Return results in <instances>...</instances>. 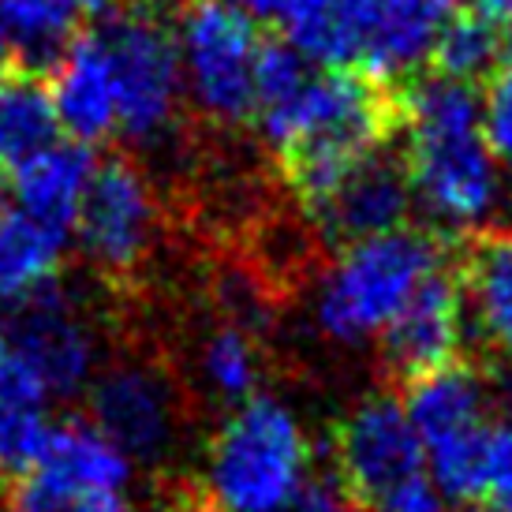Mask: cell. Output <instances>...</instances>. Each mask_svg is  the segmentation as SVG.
I'll use <instances>...</instances> for the list:
<instances>
[{
	"label": "cell",
	"instance_id": "6da1fadb",
	"mask_svg": "<svg viewBox=\"0 0 512 512\" xmlns=\"http://www.w3.org/2000/svg\"><path fill=\"white\" fill-rule=\"evenodd\" d=\"M412 199L441 236H468L498 202V157L483 135V101L471 83L415 75L397 86Z\"/></svg>",
	"mask_w": 512,
	"mask_h": 512
},
{
	"label": "cell",
	"instance_id": "7a4b0ae2",
	"mask_svg": "<svg viewBox=\"0 0 512 512\" xmlns=\"http://www.w3.org/2000/svg\"><path fill=\"white\" fill-rule=\"evenodd\" d=\"M303 214L400 131L397 90L348 68L314 72L296 101L258 120Z\"/></svg>",
	"mask_w": 512,
	"mask_h": 512
},
{
	"label": "cell",
	"instance_id": "3957f363",
	"mask_svg": "<svg viewBox=\"0 0 512 512\" xmlns=\"http://www.w3.org/2000/svg\"><path fill=\"white\" fill-rule=\"evenodd\" d=\"M449 240L453 236L434 228L404 225L341 247L314 299L318 329L337 344L378 337L415 296V288L453 258Z\"/></svg>",
	"mask_w": 512,
	"mask_h": 512
},
{
	"label": "cell",
	"instance_id": "277c9868",
	"mask_svg": "<svg viewBox=\"0 0 512 512\" xmlns=\"http://www.w3.org/2000/svg\"><path fill=\"white\" fill-rule=\"evenodd\" d=\"M311 479V441L277 397L232 408L206 449V498L217 512H273Z\"/></svg>",
	"mask_w": 512,
	"mask_h": 512
},
{
	"label": "cell",
	"instance_id": "5b68a950",
	"mask_svg": "<svg viewBox=\"0 0 512 512\" xmlns=\"http://www.w3.org/2000/svg\"><path fill=\"white\" fill-rule=\"evenodd\" d=\"M101 38L109 45L116 79V131L131 143L154 146L176 128L184 101V72L176 34L165 19L113 0L98 12Z\"/></svg>",
	"mask_w": 512,
	"mask_h": 512
},
{
	"label": "cell",
	"instance_id": "8992f818",
	"mask_svg": "<svg viewBox=\"0 0 512 512\" xmlns=\"http://www.w3.org/2000/svg\"><path fill=\"white\" fill-rule=\"evenodd\" d=\"M258 23L232 0H184L180 4V72L187 98L221 128H243L255 120V60Z\"/></svg>",
	"mask_w": 512,
	"mask_h": 512
},
{
	"label": "cell",
	"instance_id": "52a82bcc",
	"mask_svg": "<svg viewBox=\"0 0 512 512\" xmlns=\"http://www.w3.org/2000/svg\"><path fill=\"white\" fill-rule=\"evenodd\" d=\"M333 468L352 501L370 512L382 509L400 486L427 475V449L404 412V400L370 393L352 404L333 430Z\"/></svg>",
	"mask_w": 512,
	"mask_h": 512
},
{
	"label": "cell",
	"instance_id": "ba28073f",
	"mask_svg": "<svg viewBox=\"0 0 512 512\" xmlns=\"http://www.w3.org/2000/svg\"><path fill=\"white\" fill-rule=\"evenodd\" d=\"M75 236L101 277L120 281L143 270L161 236V206L150 176L135 157L113 154L94 169Z\"/></svg>",
	"mask_w": 512,
	"mask_h": 512
},
{
	"label": "cell",
	"instance_id": "9c48e42d",
	"mask_svg": "<svg viewBox=\"0 0 512 512\" xmlns=\"http://www.w3.org/2000/svg\"><path fill=\"white\" fill-rule=\"evenodd\" d=\"M90 423L116 441L131 464H157L180 441V378L161 359H113L90 382Z\"/></svg>",
	"mask_w": 512,
	"mask_h": 512
},
{
	"label": "cell",
	"instance_id": "30bf717a",
	"mask_svg": "<svg viewBox=\"0 0 512 512\" xmlns=\"http://www.w3.org/2000/svg\"><path fill=\"white\" fill-rule=\"evenodd\" d=\"M131 456L90 419H64L49 430L42 456L8 494L12 512H72L86 501L120 498L131 483Z\"/></svg>",
	"mask_w": 512,
	"mask_h": 512
},
{
	"label": "cell",
	"instance_id": "8fae6325",
	"mask_svg": "<svg viewBox=\"0 0 512 512\" xmlns=\"http://www.w3.org/2000/svg\"><path fill=\"white\" fill-rule=\"evenodd\" d=\"M4 333L8 352L34 370L49 400L79 397L101 367L90 314L57 277L15 303Z\"/></svg>",
	"mask_w": 512,
	"mask_h": 512
},
{
	"label": "cell",
	"instance_id": "7c38bea8",
	"mask_svg": "<svg viewBox=\"0 0 512 512\" xmlns=\"http://www.w3.org/2000/svg\"><path fill=\"white\" fill-rule=\"evenodd\" d=\"M453 8L456 0H341L352 68L389 90L423 75Z\"/></svg>",
	"mask_w": 512,
	"mask_h": 512
},
{
	"label": "cell",
	"instance_id": "4fadbf2b",
	"mask_svg": "<svg viewBox=\"0 0 512 512\" xmlns=\"http://www.w3.org/2000/svg\"><path fill=\"white\" fill-rule=\"evenodd\" d=\"M468 322H464V292L456 277V255L415 288V296L378 333L382 370L393 382H412L419 374L460 359Z\"/></svg>",
	"mask_w": 512,
	"mask_h": 512
},
{
	"label": "cell",
	"instance_id": "5bb4252c",
	"mask_svg": "<svg viewBox=\"0 0 512 512\" xmlns=\"http://www.w3.org/2000/svg\"><path fill=\"white\" fill-rule=\"evenodd\" d=\"M412 206L415 199L404 154L389 143L382 150H374L370 157H363L326 199L307 210V217L318 225L322 240L348 247V243L367 240V236L404 228Z\"/></svg>",
	"mask_w": 512,
	"mask_h": 512
},
{
	"label": "cell",
	"instance_id": "9a60e30c",
	"mask_svg": "<svg viewBox=\"0 0 512 512\" xmlns=\"http://www.w3.org/2000/svg\"><path fill=\"white\" fill-rule=\"evenodd\" d=\"M49 94L60 128L75 143L94 146L116 135V79L109 45L98 27L75 30L49 68Z\"/></svg>",
	"mask_w": 512,
	"mask_h": 512
},
{
	"label": "cell",
	"instance_id": "2e32d148",
	"mask_svg": "<svg viewBox=\"0 0 512 512\" xmlns=\"http://www.w3.org/2000/svg\"><path fill=\"white\" fill-rule=\"evenodd\" d=\"M94 150L75 139H53L42 146L34 157H27L19 169L4 176V184L12 191L15 206L53 228L60 236H72L79 210H83L86 187L94 180Z\"/></svg>",
	"mask_w": 512,
	"mask_h": 512
},
{
	"label": "cell",
	"instance_id": "e0dca14e",
	"mask_svg": "<svg viewBox=\"0 0 512 512\" xmlns=\"http://www.w3.org/2000/svg\"><path fill=\"white\" fill-rule=\"evenodd\" d=\"M490 408H494V378L475 359L464 356L412 378L404 393V412L412 419L423 449L486 423Z\"/></svg>",
	"mask_w": 512,
	"mask_h": 512
},
{
	"label": "cell",
	"instance_id": "ac0fdd59",
	"mask_svg": "<svg viewBox=\"0 0 512 512\" xmlns=\"http://www.w3.org/2000/svg\"><path fill=\"white\" fill-rule=\"evenodd\" d=\"M456 247L464 322L475 341L501 348L512 333V232H468Z\"/></svg>",
	"mask_w": 512,
	"mask_h": 512
},
{
	"label": "cell",
	"instance_id": "d6986e66",
	"mask_svg": "<svg viewBox=\"0 0 512 512\" xmlns=\"http://www.w3.org/2000/svg\"><path fill=\"white\" fill-rule=\"evenodd\" d=\"M49 393L27 363L8 352L0 359V479H19L34 468L49 441Z\"/></svg>",
	"mask_w": 512,
	"mask_h": 512
},
{
	"label": "cell",
	"instance_id": "ffe728a7",
	"mask_svg": "<svg viewBox=\"0 0 512 512\" xmlns=\"http://www.w3.org/2000/svg\"><path fill=\"white\" fill-rule=\"evenodd\" d=\"M64 243L68 236L23 214L15 202H4L0 191V303L15 307L45 281H53L64 258Z\"/></svg>",
	"mask_w": 512,
	"mask_h": 512
},
{
	"label": "cell",
	"instance_id": "44dd1931",
	"mask_svg": "<svg viewBox=\"0 0 512 512\" xmlns=\"http://www.w3.org/2000/svg\"><path fill=\"white\" fill-rule=\"evenodd\" d=\"M255 23L277 27L318 68H352L341 0H232Z\"/></svg>",
	"mask_w": 512,
	"mask_h": 512
},
{
	"label": "cell",
	"instance_id": "7402d4cb",
	"mask_svg": "<svg viewBox=\"0 0 512 512\" xmlns=\"http://www.w3.org/2000/svg\"><path fill=\"white\" fill-rule=\"evenodd\" d=\"M57 128L53 94L38 75L27 68L0 75V180L53 143Z\"/></svg>",
	"mask_w": 512,
	"mask_h": 512
},
{
	"label": "cell",
	"instance_id": "603a6c76",
	"mask_svg": "<svg viewBox=\"0 0 512 512\" xmlns=\"http://www.w3.org/2000/svg\"><path fill=\"white\" fill-rule=\"evenodd\" d=\"M199 382L214 404L240 408L262 382V348L251 329L221 322L199 348Z\"/></svg>",
	"mask_w": 512,
	"mask_h": 512
},
{
	"label": "cell",
	"instance_id": "cb8c5ba5",
	"mask_svg": "<svg viewBox=\"0 0 512 512\" xmlns=\"http://www.w3.org/2000/svg\"><path fill=\"white\" fill-rule=\"evenodd\" d=\"M83 12V0H0V15L12 27L19 60L27 72L30 64L53 68V60L64 53V45L75 38Z\"/></svg>",
	"mask_w": 512,
	"mask_h": 512
},
{
	"label": "cell",
	"instance_id": "d4e9b609",
	"mask_svg": "<svg viewBox=\"0 0 512 512\" xmlns=\"http://www.w3.org/2000/svg\"><path fill=\"white\" fill-rule=\"evenodd\" d=\"M501 60V30L479 15H453L438 34V45L430 53V72L460 83H475L494 72Z\"/></svg>",
	"mask_w": 512,
	"mask_h": 512
},
{
	"label": "cell",
	"instance_id": "484cf974",
	"mask_svg": "<svg viewBox=\"0 0 512 512\" xmlns=\"http://www.w3.org/2000/svg\"><path fill=\"white\" fill-rule=\"evenodd\" d=\"M314 64L288 38H262L255 60V120L285 109L311 83Z\"/></svg>",
	"mask_w": 512,
	"mask_h": 512
},
{
	"label": "cell",
	"instance_id": "4316f807",
	"mask_svg": "<svg viewBox=\"0 0 512 512\" xmlns=\"http://www.w3.org/2000/svg\"><path fill=\"white\" fill-rule=\"evenodd\" d=\"M483 135L494 157L512 161V68H498L486 75L483 90Z\"/></svg>",
	"mask_w": 512,
	"mask_h": 512
},
{
	"label": "cell",
	"instance_id": "83f0119b",
	"mask_svg": "<svg viewBox=\"0 0 512 512\" xmlns=\"http://www.w3.org/2000/svg\"><path fill=\"white\" fill-rule=\"evenodd\" d=\"M273 512H359V505L337 479H307L296 498Z\"/></svg>",
	"mask_w": 512,
	"mask_h": 512
},
{
	"label": "cell",
	"instance_id": "f1b7e54d",
	"mask_svg": "<svg viewBox=\"0 0 512 512\" xmlns=\"http://www.w3.org/2000/svg\"><path fill=\"white\" fill-rule=\"evenodd\" d=\"M378 512H449V509H445V498L438 494V486L430 483L427 475H419L415 483L400 486L397 494L385 501Z\"/></svg>",
	"mask_w": 512,
	"mask_h": 512
},
{
	"label": "cell",
	"instance_id": "f546056e",
	"mask_svg": "<svg viewBox=\"0 0 512 512\" xmlns=\"http://www.w3.org/2000/svg\"><path fill=\"white\" fill-rule=\"evenodd\" d=\"M464 4L471 15H479L494 27H512V0H456Z\"/></svg>",
	"mask_w": 512,
	"mask_h": 512
},
{
	"label": "cell",
	"instance_id": "4dcf8cb0",
	"mask_svg": "<svg viewBox=\"0 0 512 512\" xmlns=\"http://www.w3.org/2000/svg\"><path fill=\"white\" fill-rule=\"evenodd\" d=\"M19 68H23V60H19V45H15L12 27H8V23H4V15H0V75L19 72Z\"/></svg>",
	"mask_w": 512,
	"mask_h": 512
},
{
	"label": "cell",
	"instance_id": "1f68e13d",
	"mask_svg": "<svg viewBox=\"0 0 512 512\" xmlns=\"http://www.w3.org/2000/svg\"><path fill=\"white\" fill-rule=\"evenodd\" d=\"M161 512H217V509L210 505V498H199L195 490H180V494H172L161 505Z\"/></svg>",
	"mask_w": 512,
	"mask_h": 512
},
{
	"label": "cell",
	"instance_id": "d6a6232c",
	"mask_svg": "<svg viewBox=\"0 0 512 512\" xmlns=\"http://www.w3.org/2000/svg\"><path fill=\"white\" fill-rule=\"evenodd\" d=\"M72 512H135V505H131V501H124V494H120V498L86 501V505H79V509H72Z\"/></svg>",
	"mask_w": 512,
	"mask_h": 512
},
{
	"label": "cell",
	"instance_id": "836d02e7",
	"mask_svg": "<svg viewBox=\"0 0 512 512\" xmlns=\"http://www.w3.org/2000/svg\"><path fill=\"white\" fill-rule=\"evenodd\" d=\"M494 397H498V404L505 408V415H509V423H512V370L494 378Z\"/></svg>",
	"mask_w": 512,
	"mask_h": 512
},
{
	"label": "cell",
	"instance_id": "e575fe53",
	"mask_svg": "<svg viewBox=\"0 0 512 512\" xmlns=\"http://www.w3.org/2000/svg\"><path fill=\"white\" fill-rule=\"evenodd\" d=\"M120 4H128V8H143V12H154V15H165V8H180L184 0H120Z\"/></svg>",
	"mask_w": 512,
	"mask_h": 512
},
{
	"label": "cell",
	"instance_id": "d590c367",
	"mask_svg": "<svg viewBox=\"0 0 512 512\" xmlns=\"http://www.w3.org/2000/svg\"><path fill=\"white\" fill-rule=\"evenodd\" d=\"M501 60H505V64L512 68V27H509V34L501 38Z\"/></svg>",
	"mask_w": 512,
	"mask_h": 512
},
{
	"label": "cell",
	"instance_id": "8d00e7d4",
	"mask_svg": "<svg viewBox=\"0 0 512 512\" xmlns=\"http://www.w3.org/2000/svg\"><path fill=\"white\" fill-rule=\"evenodd\" d=\"M113 0H83V8L86 12H101V8H109Z\"/></svg>",
	"mask_w": 512,
	"mask_h": 512
},
{
	"label": "cell",
	"instance_id": "74e56055",
	"mask_svg": "<svg viewBox=\"0 0 512 512\" xmlns=\"http://www.w3.org/2000/svg\"><path fill=\"white\" fill-rule=\"evenodd\" d=\"M8 356V333H4V322H0V359Z\"/></svg>",
	"mask_w": 512,
	"mask_h": 512
},
{
	"label": "cell",
	"instance_id": "f35d334b",
	"mask_svg": "<svg viewBox=\"0 0 512 512\" xmlns=\"http://www.w3.org/2000/svg\"><path fill=\"white\" fill-rule=\"evenodd\" d=\"M490 512H512V501H505V505H486Z\"/></svg>",
	"mask_w": 512,
	"mask_h": 512
},
{
	"label": "cell",
	"instance_id": "ab89813d",
	"mask_svg": "<svg viewBox=\"0 0 512 512\" xmlns=\"http://www.w3.org/2000/svg\"><path fill=\"white\" fill-rule=\"evenodd\" d=\"M0 512H12V509H8V501H4V498H0Z\"/></svg>",
	"mask_w": 512,
	"mask_h": 512
},
{
	"label": "cell",
	"instance_id": "60d3db41",
	"mask_svg": "<svg viewBox=\"0 0 512 512\" xmlns=\"http://www.w3.org/2000/svg\"><path fill=\"white\" fill-rule=\"evenodd\" d=\"M509 221H512V191H509Z\"/></svg>",
	"mask_w": 512,
	"mask_h": 512
}]
</instances>
